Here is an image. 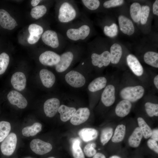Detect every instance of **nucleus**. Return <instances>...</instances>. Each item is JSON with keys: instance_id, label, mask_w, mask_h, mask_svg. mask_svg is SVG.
I'll use <instances>...</instances> for the list:
<instances>
[{"instance_id": "a18cd8bd", "label": "nucleus", "mask_w": 158, "mask_h": 158, "mask_svg": "<svg viewBox=\"0 0 158 158\" xmlns=\"http://www.w3.org/2000/svg\"><path fill=\"white\" fill-rule=\"evenodd\" d=\"M153 13L158 16V0H156L153 5Z\"/></svg>"}, {"instance_id": "09e8293b", "label": "nucleus", "mask_w": 158, "mask_h": 158, "mask_svg": "<svg viewBox=\"0 0 158 158\" xmlns=\"http://www.w3.org/2000/svg\"><path fill=\"white\" fill-rule=\"evenodd\" d=\"M39 0H32L31 1V4L33 6H36L41 1Z\"/></svg>"}, {"instance_id": "f704fd0d", "label": "nucleus", "mask_w": 158, "mask_h": 158, "mask_svg": "<svg viewBox=\"0 0 158 158\" xmlns=\"http://www.w3.org/2000/svg\"><path fill=\"white\" fill-rule=\"evenodd\" d=\"M113 133V130L110 127L106 128L102 130L100 135V141L104 145L107 143L112 138Z\"/></svg>"}, {"instance_id": "37998d69", "label": "nucleus", "mask_w": 158, "mask_h": 158, "mask_svg": "<svg viewBox=\"0 0 158 158\" xmlns=\"http://www.w3.org/2000/svg\"><path fill=\"white\" fill-rule=\"evenodd\" d=\"M147 144L149 148L156 153H158V145L157 141L151 138L148 140Z\"/></svg>"}, {"instance_id": "ddd939ff", "label": "nucleus", "mask_w": 158, "mask_h": 158, "mask_svg": "<svg viewBox=\"0 0 158 158\" xmlns=\"http://www.w3.org/2000/svg\"><path fill=\"white\" fill-rule=\"evenodd\" d=\"M90 114V111L88 108H79L70 119V122L74 125H78L87 121L89 118Z\"/></svg>"}, {"instance_id": "f8f14e48", "label": "nucleus", "mask_w": 158, "mask_h": 158, "mask_svg": "<svg viewBox=\"0 0 158 158\" xmlns=\"http://www.w3.org/2000/svg\"><path fill=\"white\" fill-rule=\"evenodd\" d=\"M30 147L32 151L39 155L46 154L50 152L52 148L50 143L39 139L32 140L30 143Z\"/></svg>"}, {"instance_id": "2f4dec72", "label": "nucleus", "mask_w": 158, "mask_h": 158, "mask_svg": "<svg viewBox=\"0 0 158 158\" xmlns=\"http://www.w3.org/2000/svg\"><path fill=\"white\" fill-rule=\"evenodd\" d=\"M141 8V5L138 3H134L130 6V16L133 20L135 22H138L140 20Z\"/></svg>"}, {"instance_id": "bb28decb", "label": "nucleus", "mask_w": 158, "mask_h": 158, "mask_svg": "<svg viewBox=\"0 0 158 158\" xmlns=\"http://www.w3.org/2000/svg\"><path fill=\"white\" fill-rule=\"evenodd\" d=\"M42 125L38 122L34 123L31 126H26L22 130L23 135L26 137L33 136L42 130Z\"/></svg>"}, {"instance_id": "6ab92c4d", "label": "nucleus", "mask_w": 158, "mask_h": 158, "mask_svg": "<svg viewBox=\"0 0 158 158\" xmlns=\"http://www.w3.org/2000/svg\"><path fill=\"white\" fill-rule=\"evenodd\" d=\"M11 83L13 87L19 91L23 90L26 84V78L25 74L21 72H17L12 76Z\"/></svg>"}, {"instance_id": "b1692460", "label": "nucleus", "mask_w": 158, "mask_h": 158, "mask_svg": "<svg viewBox=\"0 0 158 158\" xmlns=\"http://www.w3.org/2000/svg\"><path fill=\"white\" fill-rule=\"evenodd\" d=\"M78 134L80 137L85 142H88L95 139L98 135L97 131L89 128H83L79 130Z\"/></svg>"}, {"instance_id": "dca6fc26", "label": "nucleus", "mask_w": 158, "mask_h": 158, "mask_svg": "<svg viewBox=\"0 0 158 158\" xmlns=\"http://www.w3.org/2000/svg\"><path fill=\"white\" fill-rule=\"evenodd\" d=\"M39 76L43 85L46 88H51L56 83L55 75L52 71L47 69H41L39 72Z\"/></svg>"}, {"instance_id": "a19ab883", "label": "nucleus", "mask_w": 158, "mask_h": 158, "mask_svg": "<svg viewBox=\"0 0 158 158\" xmlns=\"http://www.w3.org/2000/svg\"><path fill=\"white\" fill-rule=\"evenodd\" d=\"M81 1L86 8L92 10L97 9L100 4L98 0H82Z\"/></svg>"}, {"instance_id": "72a5a7b5", "label": "nucleus", "mask_w": 158, "mask_h": 158, "mask_svg": "<svg viewBox=\"0 0 158 158\" xmlns=\"http://www.w3.org/2000/svg\"><path fill=\"white\" fill-rule=\"evenodd\" d=\"M11 130L10 123L5 121H0V142L8 135Z\"/></svg>"}, {"instance_id": "c03bdc74", "label": "nucleus", "mask_w": 158, "mask_h": 158, "mask_svg": "<svg viewBox=\"0 0 158 158\" xmlns=\"http://www.w3.org/2000/svg\"><path fill=\"white\" fill-rule=\"evenodd\" d=\"M151 138L153 139L156 141H158V129H154L152 130V133L151 136Z\"/></svg>"}, {"instance_id": "f03ea898", "label": "nucleus", "mask_w": 158, "mask_h": 158, "mask_svg": "<svg viewBox=\"0 0 158 158\" xmlns=\"http://www.w3.org/2000/svg\"><path fill=\"white\" fill-rule=\"evenodd\" d=\"M78 52L67 51L60 56L59 62L55 67L56 71L61 76L66 72L71 69V67L78 57Z\"/></svg>"}, {"instance_id": "20e7f679", "label": "nucleus", "mask_w": 158, "mask_h": 158, "mask_svg": "<svg viewBox=\"0 0 158 158\" xmlns=\"http://www.w3.org/2000/svg\"><path fill=\"white\" fill-rule=\"evenodd\" d=\"M107 83V78L103 76L97 77L90 82L85 88L89 98L92 99L99 96L100 92L102 93Z\"/></svg>"}, {"instance_id": "7c9ffc66", "label": "nucleus", "mask_w": 158, "mask_h": 158, "mask_svg": "<svg viewBox=\"0 0 158 158\" xmlns=\"http://www.w3.org/2000/svg\"><path fill=\"white\" fill-rule=\"evenodd\" d=\"M80 141L78 139H74L72 141V153L74 158H85L84 154L80 146Z\"/></svg>"}, {"instance_id": "39448f33", "label": "nucleus", "mask_w": 158, "mask_h": 158, "mask_svg": "<svg viewBox=\"0 0 158 158\" xmlns=\"http://www.w3.org/2000/svg\"><path fill=\"white\" fill-rule=\"evenodd\" d=\"M76 15V11L73 6L65 2L62 4L59 8L58 18L61 22L67 23L73 20Z\"/></svg>"}, {"instance_id": "7ed1b4c3", "label": "nucleus", "mask_w": 158, "mask_h": 158, "mask_svg": "<svg viewBox=\"0 0 158 158\" xmlns=\"http://www.w3.org/2000/svg\"><path fill=\"white\" fill-rule=\"evenodd\" d=\"M145 92L144 88L141 85L129 86L122 88L119 95L123 99L128 100L131 103L135 102L142 98Z\"/></svg>"}, {"instance_id": "4be33fe9", "label": "nucleus", "mask_w": 158, "mask_h": 158, "mask_svg": "<svg viewBox=\"0 0 158 158\" xmlns=\"http://www.w3.org/2000/svg\"><path fill=\"white\" fill-rule=\"evenodd\" d=\"M132 107L131 103L130 101L123 99L117 104L115 109L116 114L120 117H124L130 113Z\"/></svg>"}, {"instance_id": "2eb2a0df", "label": "nucleus", "mask_w": 158, "mask_h": 158, "mask_svg": "<svg viewBox=\"0 0 158 158\" xmlns=\"http://www.w3.org/2000/svg\"><path fill=\"white\" fill-rule=\"evenodd\" d=\"M7 98L11 104L16 105L20 109H24L27 106L26 99L22 94L16 90L10 91L7 95Z\"/></svg>"}, {"instance_id": "4c0bfd02", "label": "nucleus", "mask_w": 158, "mask_h": 158, "mask_svg": "<svg viewBox=\"0 0 158 158\" xmlns=\"http://www.w3.org/2000/svg\"><path fill=\"white\" fill-rule=\"evenodd\" d=\"M104 32L107 36L114 37L116 36L118 33V26L116 24L113 23L110 26H105Z\"/></svg>"}, {"instance_id": "c9c22d12", "label": "nucleus", "mask_w": 158, "mask_h": 158, "mask_svg": "<svg viewBox=\"0 0 158 158\" xmlns=\"http://www.w3.org/2000/svg\"><path fill=\"white\" fill-rule=\"evenodd\" d=\"M9 61L10 57L7 53L3 52L0 54V75L6 71Z\"/></svg>"}, {"instance_id": "423d86ee", "label": "nucleus", "mask_w": 158, "mask_h": 158, "mask_svg": "<svg viewBox=\"0 0 158 158\" xmlns=\"http://www.w3.org/2000/svg\"><path fill=\"white\" fill-rule=\"evenodd\" d=\"M17 141V137L15 133L9 134L1 144L0 148L2 153L5 156L11 155L16 148Z\"/></svg>"}, {"instance_id": "473e14b6", "label": "nucleus", "mask_w": 158, "mask_h": 158, "mask_svg": "<svg viewBox=\"0 0 158 158\" xmlns=\"http://www.w3.org/2000/svg\"><path fill=\"white\" fill-rule=\"evenodd\" d=\"M47 11V9L45 6L43 5H39L31 9L30 15L33 18L38 19L44 16Z\"/></svg>"}, {"instance_id": "f257e3e1", "label": "nucleus", "mask_w": 158, "mask_h": 158, "mask_svg": "<svg viewBox=\"0 0 158 158\" xmlns=\"http://www.w3.org/2000/svg\"><path fill=\"white\" fill-rule=\"evenodd\" d=\"M92 68L87 60H83L76 67L71 69L61 77L68 86L76 90L85 89L90 82Z\"/></svg>"}, {"instance_id": "58836bf2", "label": "nucleus", "mask_w": 158, "mask_h": 158, "mask_svg": "<svg viewBox=\"0 0 158 158\" xmlns=\"http://www.w3.org/2000/svg\"><path fill=\"white\" fill-rule=\"evenodd\" d=\"M96 146L94 143H90L86 145L83 149L84 154L88 157L93 156L97 153L95 149Z\"/></svg>"}, {"instance_id": "1a4fd4ad", "label": "nucleus", "mask_w": 158, "mask_h": 158, "mask_svg": "<svg viewBox=\"0 0 158 158\" xmlns=\"http://www.w3.org/2000/svg\"><path fill=\"white\" fill-rule=\"evenodd\" d=\"M57 97H52L46 100L44 103L43 110L46 116L48 117H54L58 111L61 101Z\"/></svg>"}, {"instance_id": "9d476101", "label": "nucleus", "mask_w": 158, "mask_h": 158, "mask_svg": "<svg viewBox=\"0 0 158 158\" xmlns=\"http://www.w3.org/2000/svg\"><path fill=\"white\" fill-rule=\"evenodd\" d=\"M60 59V55L51 51H45L39 57V61L42 65L49 66H55Z\"/></svg>"}, {"instance_id": "3c124183", "label": "nucleus", "mask_w": 158, "mask_h": 158, "mask_svg": "<svg viewBox=\"0 0 158 158\" xmlns=\"http://www.w3.org/2000/svg\"><path fill=\"white\" fill-rule=\"evenodd\" d=\"M48 158H55V157H49Z\"/></svg>"}, {"instance_id": "412c9836", "label": "nucleus", "mask_w": 158, "mask_h": 158, "mask_svg": "<svg viewBox=\"0 0 158 158\" xmlns=\"http://www.w3.org/2000/svg\"><path fill=\"white\" fill-rule=\"evenodd\" d=\"M118 21L120 29L122 32L129 35L133 34L135 28L131 20L124 16L121 15L118 17Z\"/></svg>"}, {"instance_id": "4468645a", "label": "nucleus", "mask_w": 158, "mask_h": 158, "mask_svg": "<svg viewBox=\"0 0 158 158\" xmlns=\"http://www.w3.org/2000/svg\"><path fill=\"white\" fill-rule=\"evenodd\" d=\"M17 25L16 21L7 11L0 9V26L2 28L11 30Z\"/></svg>"}, {"instance_id": "393cba45", "label": "nucleus", "mask_w": 158, "mask_h": 158, "mask_svg": "<svg viewBox=\"0 0 158 158\" xmlns=\"http://www.w3.org/2000/svg\"><path fill=\"white\" fill-rule=\"evenodd\" d=\"M143 136L139 128H136L129 138L128 143L129 145L133 148L137 147L140 145Z\"/></svg>"}, {"instance_id": "0eeeda50", "label": "nucleus", "mask_w": 158, "mask_h": 158, "mask_svg": "<svg viewBox=\"0 0 158 158\" xmlns=\"http://www.w3.org/2000/svg\"><path fill=\"white\" fill-rule=\"evenodd\" d=\"M92 66L99 69L108 66L111 62V55L109 52L105 51L101 54L92 53L90 56Z\"/></svg>"}, {"instance_id": "ea45409f", "label": "nucleus", "mask_w": 158, "mask_h": 158, "mask_svg": "<svg viewBox=\"0 0 158 158\" xmlns=\"http://www.w3.org/2000/svg\"><path fill=\"white\" fill-rule=\"evenodd\" d=\"M150 12V7L148 6H143L141 7L140 20L142 24L146 23Z\"/></svg>"}, {"instance_id": "a878e982", "label": "nucleus", "mask_w": 158, "mask_h": 158, "mask_svg": "<svg viewBox=\"0 0 158 158\" xmlns=\"http://www.w3.org/2000/svg\"><path fill=\"white\" fill-rule=\"evenodd\" d=\"M111 62L113 64H116L119 61L122 54L121 46L119 44L115 43L110 48Z\"/></svg>"}, {"instance_id": "49530a36", "label": "nucleus", "mask_w": 158, "mask_h": 158, "mask_svg": "<svg viewBox=\"0 0 158 158\" xmlns=\"http://www.w3.org/2000/svg\"><path fill=\"white\" fill-rule=\"evenodd\" d=\"M93 158H106L105 156L103 154L98 152L96 153L93 156Z\"/></svg>"}, {"instance_id": "c85d7f7f", "label": "nucleus", "mask_w": 158, "mask_h": 158, "mask_svg": "<svg viewBox=\"0 0 158 158\" xmlns=\"http://www.w3.org/2000/svg\"><path fill=\"white\" fill-rule=\"evenodd\" d=\"M144 60L147 64L152 67L158 68V53L157 52L149 51L144 55Z\"/></svg>"}, {"instance_id": "5701e85b", "label": "nucleus", "mask_w": 158, "mask_h": 158, "mask_svg": "<svg viewBox=\"0 0 158 158\" xmlns=\"http://www.w3.org/2000/svg\"><path fill=\"white\" fill-rule=\"evenodd\" d=\"M77 109L75 107L64 104H60L58 112L60 114L61 120L63 122H66L70 119Z\"/></svg>"}, {"instance_id": "c756f323", "label": "nucleus", "mask_w": 158, "mask_h": 158, "mask_svg": "<svg viewBox=\"0 0 158 158\" xmlns=\"http://www.w3.org/2000/svg\"><path fill=\"white\" fill-rule=\"evenodd\" d=\"M137 121L139 127L145 139L150 138L152 134V130L147 124L144 119L141 117L137 118Z\"/></svg>"}, {"instance_id": "8fccbe9b", "label": "nucleus", "mask_w": 158, "mask_h": 158, "mask_svg": "<svg viewBox=\"0 0 158 158\" xmlns=\"http://www.w3.org/2000/svg\"><path fill=\"white\" fill-rule=\"evenodd\" d=\"M109 158H121L120 157L116 155H113L110 157Z\"/></svg>"}, {"instance_id": "f3484780", "label": "nucleus", "mask_w": 158, "mask_h": 158, "mask_svg": "<svg viewBox=\"0 0 158 158\" xmlns=\"http://www.w3.org/2000/svg\"><path fill=\"white\" fill-rule=\"evenodd\" d=\"M126 61L129 68L135 75L140 76L142 75L144 72L143 67L134 55H128L126 57Z\"/></svg>"}, {"instance_id": "e433bc0d", "label": "nucleus", "mask_w": 158, "mask_h": 158, "mask_svg": "<svg viewBox=\"0 0 158 158\" xmlns=\"http://www.w3.org/2000/svg\"><path fill=\"white\" fill-rule=\"evenodd\" d=\"M145 111L147 114L150 117L158 116V104L147 102L145 104Z\"/></svg>"}, {"instance_id": "a211bd4d", "label": "nucleus", "mask_w": 158, "mask_h": 158, "mask_svg": "<svg viewBox=\"0 0 158 158\" xmlns=\"http://www.w3.org/2000/svg\"><path fill=\"white\" fill-rule=\"evenodd\" d=\"M43 42L47 45L53 48H57L59 45V42L57 33L54 31L47 30L42 35Z\"/></svg>"}, {"instance_id": "cd10ccee", "label": "nucleus", "mask_w": 158, "mask_h": 158, "mask_svg": "<svg viewBox=\"0 0 158 158\" xmlns=\"http://www.w3.org/2000/svg\"><path fill=\"white\" fill-rule=\"evenodd\" d=\"M126 132V126L122 124L118 125L116 128L111 138L112 141L114 143L121 142L124 138Z\"/></svg>"}, {"instance_id": "aec40b11", "label": "nucleus", "mask_w": 158, "mask_h": 158, "mask_svg": "<svg viewBox=\"0 0 158 158\" xmlns=\"http://www.w3.org/2000/svg\"><path fill=\"white\" fill-rule=\"evenodd\" d=\"M30 35L27 41L30 44H34L37 42L43 32V29L41 26L35 24H30L28 28Z\"/></svg>"}, {"instance_id": "9b49d317", "label": "nucleus", "mask_w": 158, "mask_h": 158, "mask_svg": "<svg viewBox=\"0 0 158 158\" xmlns=\"http://www.w3.org/2000/svg\"><path fill=\"white\" fill-rule=\"evenodd\" d=\"M114 86L111 84L107 85L100 95L102 103L105 106L109 107L112 105L115 100Z\"/></svg>"}, {"instance_id": "6e6552de", "label": "nucleus", "mask_w": 158, "mask_h": 158, "mask_svg": "<svg viewBox=\"0 0 158 158\" xmlns=\"http://www.w3.org/2000/svg\"><path fill=\"white\" fill-rule=\"evenodd\" d=\"M90 32L89 27L83 25L77 29L70 28L67 30L66 35L70 39L73 41L83 40L89 35Z\"/></svg>"}, {"instance_id": "79ce46f5", "label": "nucleus", "mask_w": 158, "mask_h": 158, "mask_svg": "<svg viewBox=\"0 0 158 158\" xmlns=\"http://www.w3.org/2000/svg\"><path fill=\"white\" fill-rule=\"evenodd\" d=\"M123 2V0H110L105 2L103 4V6L105 8H109L120 6Z\"/></svg>"}, {"instance_id": "de8ad7c7", "label": "nucleus", "mask_w": 158, "mask_h": 158, "mask_svg": "<svg viewBox=\"0 0 158 158\" xmlns=\"http://www.w3.org/2000/svg\"><path fill=\"white\" fill-rule=\"evenodd\" d=\"M154 84L156 88L158 89V75H156L154 78L153 80Z\"/></svg>"}]
</instances>
